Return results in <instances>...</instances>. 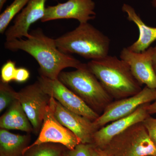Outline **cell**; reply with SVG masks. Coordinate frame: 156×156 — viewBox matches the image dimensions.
I'll use <instances>...</instances> for the list:
<instances>
[{
    "label": "cell",
    "mask_w": 156,
    "mask_h": 156,
    "mask_svg": "<svg viewBox=\"0 0 156 156\" xmlns=\"http://www.w3.org/2000/svg\"><path fill=\"white\" fill-rule=\"evenodd\" d=\"M30 34V37L25 40L6 41L5 48L12 51L22 50L33 57L40 66V76L57 80L64 69L71 67L77 69L84 65V63L73 56L58 50L55 39L46 36L41 29L32 30Z\"/></svg>",
    "instance_id": "6da1fadb"
},
{
    "label": "cell",
    "mask_w": 156,
    "mask_h": 156,
    "mask_svg": "<svg viewBox=\"0 0 156 156\" xmlns=\"http://www.w3.org/2000/svg\"><path fill=\"white\" fill-rule=\"evenodd\" d=\"M87 64L113 99L130 97L143 89L128 65L116 56L108 55L101 59L90 60Z\"/></svg>",
    "instance_id": "7a4b0ae2"
},
{
    "label": "cell",
    "mask_w": 156,
    "mask_h": 156,
    "mask_svg": "<svg viewBox=\"0 0 156 156\" xmlns=\"http://www.w3.org/2000/svg\"><path fill=\"white\" fill-rule=\"evenodd\" d=\"M58 50L66 54H76L91 60L108 56L111 41L108 37L89 22L80 23L71 31L55 39Z\"/></svg>",
    "instance_id": "3957f363"
},
{
    "label": "cell",
    "mask_w": 156,
    "mask_h": 156,
    "mask_svg": "<svg viewBox=\"0 0 156 156\" xmlns=\"http://www.w3.org/2000/svg\"><path fill=\"white\" fill-rule=\"evenodd\" d=\"M58 80L98 115L113 101L87 63L73 71H62Z\"/></svg>",
    "instance_id": "277c9868"
},
{
    "label": "cell",
    "mask_w": 156,
    "mask_h": 156,
    "mask_svg": "<svg viewBox=\"0 0 156 156\" xmlns=\"http://www.w3.org/2000/svg\"><path fill=\"white\" fill-rule=\"evenodd\" d=\"M101 149L109 156H156V145L142 122L118 134Z\"/></svg>",
    "instance_id": "5b68a950"
},
{
    "label": "cell",
    "mask_w": 156,
    "mask_h": 156,
    "mask_svg": "<svg viewBox=\"0 0 156 156\" xmlns=\"http://www.w3.org/2000/svg\"><path fill=\"white\" fill-rule=\"evenodd\" d=\"M156 100V89L145 86L135 95L113 101L97 119L93 122V124L98 130L109 123L128 116L143 105L151 103Z\"/></svg>",
    "instance_id": "8992f818"
},
{
    "label": "cell",
    "mask_w": 156,
    "mask_h": 156,
    "mask_svg": "<svg viewBox=\"0 0 156 156\" xmlns=\"http://www.w3.org/2000/svg\"><path fill=\"white\" fill-rule=\"evenodd\" d=\"M37 81L46 94L53 98L67 109L93 122L100 115L58 79L51 80L40 76L38 77Z\"/></svg>",
    "instance_id": "52a82bcc"
},
{
    "label": "cell",
    "mask_w": 156,
    "mask_h": 156,
    "mask_svg": "<svg viewBox=\"0 0 156 156\" xmlns=\"http://www.w3.org/2000/svg\"><path fill=\"white\" fill-rule=\"evenodd\" d=\"M50 98L43 91L37 81L17 92V100L22 105L36 134L41 131Z\"/></svg>",
    "instance_id": "ba28073f"
},
{
    "label": "cell",
    "mask_w": 156,
    "mask_h": 156,
    "mask_svg": "<svg viewBox=\"0 0 156 156\" xmlns=\"http://www.w3.org/2000/svg\"><path fill=\"white\" fill-rule=\"evenodd\" d=\"M45 143L61 144L68 150L73 149L81 143L80 140L75 134L56 119L49 105L46 110L37 138L33 143L26 148L23 156L30 148Z\"/></svg>",
    "instance_id": "9c48e42d"
},
{
    "label": "cell",
    "mask_w": 156,
    "mask_h": 156,
    "mask_svg": "<svg viewBox=\"0 0 156 156\" xmlns=\"http://www.w3.org/2000/svg\"><path fill=\"white\" fill-rule=\"evenodd\" d=\"M93 0H68L46 7L42 22L58 19H76L80 23L89 22L96 17Z\"/></svg>",
    "instance_id": "30bf717a"
},
{
    "label": "cell",
    "mask_w": 156,
    "mask_h": 156,
    "mask_svg": "<svg viewBox=\"0 0 156 156\" xmlns=\"http://www.w3.org/2000/svg\"><path fill=\"white\" fill-rule=\"evenodd\" d=\"M49 106L56 119L75 134L81 143L92 144L93 134L97 131L93 122L65 108L53 98Z\"/></svg>",
    "instance_id": "8fae6325"
},
{
    "label": "cell",
    "mask_w": 156,
    "mask_h": 156,
    "mask_svg": "<svg viewBox=\"0 0 156 156\" xmlns=\"http://www.w3.org/2000/svg\"><path fill=\"white\" fill-rule=\"evenodd\" d=\"M153 47L141 52L136 53L123 48L120 58L128 65L132 75L142 86L156 89V75L152 63Z\"/></svg>",
    "instance_id": "7c38bea8"
},
{
    "label": "cell",
    "mask_w": 156,
    "mask_h": 156,
    "mask_svg": "<svg viewBox=\"0 0 156 156\" xmlns=\"http://www.w3.org/2000/svg\"><path fill=\"white\" fill-rule=\"evenodd\" d=\"M47 0H29L22 11L15 17L13 25L5 32L6 41L27 38L30 36L29 30L31 25L44 15Z\"/></svg>",
    "instance_id": "4fadbf2b"
},
{
    "label": "cell",
    "mask_w": 156,
    "mask_h": 156,
    "mask_svg": "<svg viewBox=\"0 0 156 156\" xmlns=\"http://www.w3.org/2000/svg\"><path fill=\"white\" fill-rule=\"evenodd\" d=\"M149 104L143 105L128 116L114 121L98 129L93 134L92 144L103 149L118 134L134 124L142 122L150 115L147 110Z\"/></svg>",
    "instance_id": "5bb4252c"
},
{
    "label": "cell",
    "mask_w": 156,
    "mask_h": 156,
    "mask_svg": "<svg viewBox=\"0 0 156 156\" xmlns=\"http://www.w3.org/2000/svg\"><path fill=\"white\" fill-rule=\"evenodd\" d=\"M122 10L127 14L128 20L135 23L139 30L138 39L127 48L136 53H141L145 51L156 41V27L146 25L136 14L135 10L129 5L124 4Z\"/></svg>",
    "instance_id": "9a60e30c"
},
{
    "label": "cell",
    "mask_w": 156,
    "mask_h": 156,
    "mask_svg": "<svg viewBox=\"0 0 156 156\" xmlns=\"http://www.w3.org/2000/svg\"><path fill=\"white\" fill-rule=\"evenodd\" d=\"M0 128L6 130H20L29 134L33 128L18 100L14 101L0 118Z\"/></svg>",
    "instance_id": "2e32d148"
},
{
    "label": "cell",
    "mask_w": 156,
    "mask_h": 156,
    "mask_svg": "<svg viewBox=\"0 0 156 156\" xmlns=\"http://www.w3.org/2000/svg\"><path fill=\"white\" fill-rule=\"evenodd\" d=\"M30 140V134H14L0 129V156H23Z\"/></svg>",
    "instance_id": "e0dca14e"
},
{
    "label": "cell",
    "mask_w": 156,
    "mask_h": 156,
    "mask_svg": "<svg viewBox=\"0 0 156 156\" xmlns=\"http://www.w3.org/2000/svg\"><path fill=\"white\" fill-rule=\"evenodd\" d=\"M29 0H14L0 15V33L5 34L9 23L25 7Z\"/></svg>",
    "instance_id": "ac0fdd59"
},
{
    "label": "cell",
    "mask_w": 156,
    "mask_h": 156,
    "mask_svg": "<svg viewBox=\"0 0 156 156\" xmlns=\"http://www.w3.org/2000/svg\"><path fill=\"white\" fill-rule=\"evenodd\" d=\"M65 148L56 144H43L30 148L23 156H62L65 152Z\"/></svg>",
    "instance_id": "d6986e66"
},
{
    "label": "cell",
    "mask_w": 156,
    "mask_h": 156,
    "mask_svg": "<svg viewBox=\"0 0 156 156\" xmlns=\"http://www.w3.org/2000/svg\"><path fill=\"white\" fill-rule=\"evenodd\" d=\"M17 92L9 83L1 82L0 83V112L9 107L14 101L17 100Z\"/></svg>",
    "instance_id": "ffe728a7"
},
{
    "label": "cell",
    "mask_w": 156,
    "mask_h": 156,
    "mask_svg": "<svg viewBox=\"0 0 156 156\" xmlns=\"http://www.w3.org/2000/svg\"><path fill=\"white\" fill-rule=\"evenodd\" d=\"M17 69L15 62L11 60L6 62L1 68V82L9 83L11 81H14Z\"/></svg>",
    "instance_id": "44dd1931"
},
{
    "label": "cell",
    "mask_w": 156,
    "mask_h": 156,
    "mask_svg": "<svg viewBox=\"0 0 156 156\" xmlns=\"http://www.w3.org/2000/svg\"><path fill=\"white\" fill-rule=\"evenodd\" d=\"M62 156H92V144L80 143L73 149H67Z\"/></svg>",
    "instance_id": "7402d4cb"
},
{
    "label": "cell",
    "mask_w": 156,
    "mask_h": 156,
    "mask_svg": "<svg viewBox=\"0 0 156 156\" xmlns=\"http://www.w3.org/2000/svg\"><path fill=\"white\" fill-rule=\"evenodd\" d=\"M143 124L146 129L150 137L156 145V119L150 115L147 118Z\"/></svg>",
    "instance_id": "603a6c76"
},
{
    "label": "cell",
    "mask_w": 156,
    "mask_h": 156,
    "mask_svg": "<svg viewBox=\"0 0 156 156\" xmlns=\"http://www.w3.org/2000/svg\"><path fill=\"white\" fill-rule=\"evenodd\" d=\"M30 77L29 71L24 68H17L14 81L18 83H23L28 80Z\"/></svg>",
    "instance_id": "cb8c5ba5"
},
{
    "label": "cell",
    "mask_w": 156,
    "mask_h": 156,
    "mask_svg": "<svg viewBox=\"0 0 156 156\" xmlns=\"http://www.w3.org/2000/svg\"><path fill=\"white\" fill-rule=\"evenodd\" d=\"M92 156H109L106 153L99 148L92 144Z\"/></svg>",
    "instance_id": "d4e9b609"
},
{
    "label": "cell",
    "mask_w": 156,
    "mask_h": 156,
    "mask_svg": "<svg viewBox=\"0 0 156 156\" xmlns=\"http://www.w3.org/2000/svg\"><path fill=\"white\" fill-rule=\"evenodd\" d=\"M147 110L149 115L156 113V100L152 103L149 104L147 107Z\"/></svg>",
    "instance_id": "484cf974"
},
{
    "label": "cell",
    "mask_w": 156,
    "mask_h": 156,
    "mask_svg": "<svg viewBox=\"0 0 156 156\" xmlns=\"http://www.w3.org/2000/svg\"><path fill=\"white\" fill-rule=\"evenodd\" d=\"M152 63L156 75V46L153 48Z\"/></svg>",
    "instance_id": "4316f807"
},
{
    "label": "cell",
    "mask_w": 156,
    "mask_h": 156,
    "mask_svg": "<svg viewBox=\"0 0 156 156\" xmlns=\"http://www.w3.org/2000/svg\"><path fill=\"white\" fill-rule=\"evenodd\" d=\"M8 0H0V11H2L4 5Z\"/></svg>",
    "instance_id": "83f0119b"
},
{
    "label": "cell",
    "mask_w": 156,
    "mask_h": 156,
    "mask_svg": "<svg viewBox=\"0 0 156 156\" xmlns=\"http://www.w3.org/2000/svg\"><path fill=\"white\" fill-rule=\"evenodd\" d=\"M152 4L154 7H156V0H152Z\"/></svg>",
    "instance_id": "f1b7e54d"
},
{
    "label": "cell",
    "mask_w": 156,
    "mask_h": 156,
    "mask_svg": "<svg viewBox=\"0 0 156 156\" xmlns=\"http://www.w3.org/2000/svg\"><path fill=\"white\" fill-rule=\"evenodd\" d=\"M62 155H63V154H62Z\"/></svg>",
    "instance_id": "f546056e"
}]
</instances>
